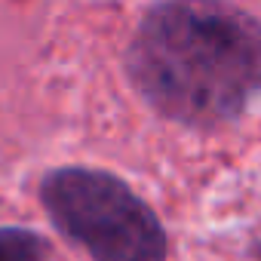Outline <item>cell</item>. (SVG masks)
<instances>
[{"label": "cell", "mask_w": 261, "mask_h": 261, "mask_svg": "<svg viewBox=\"0 0 261 261\" xmlns=\"http://www.w3.org/2000/svg\"><path fill=\"white\" fill-rule=\"evenodd\" d=\"M126 71L166 120L230 123L261 95V22L227 0H160L129 40Z\"/></svg>", "instance_id": "cell-1"}, {"label": "cell", "mask_w": 261, "mask_h": 261, "mask_svg": "<svg viewBox=\"0 0 261 261\" xmlns=\"http://www.w3.org/2000/svg\"><path fill=\"white\" fill-rule=\"evenodd\" d=\"M40 206L92 261H166L157 212L105 169L65 166L43 175Z\"/></svg>", "instance_id": "cell-2"}, {"label": "cell", "mask_w": 261, "mask_h": 261, "mask_svg": "<svg viewBox=\"0 0 261 261\" xmlns=\"http://www.w3.org/2000/svg\"><path fill=\"white\" fill-rule=\"evenodd\" d=\"M0 261H49V246L34 230L0 227Z\"/></svg>", "instance_id": "cell-3"}]
</instances>
